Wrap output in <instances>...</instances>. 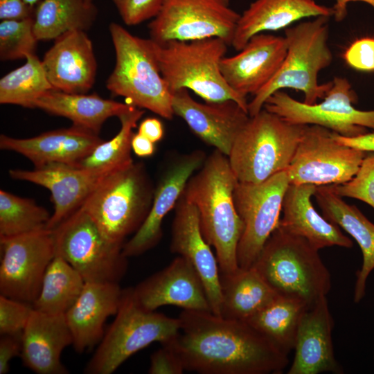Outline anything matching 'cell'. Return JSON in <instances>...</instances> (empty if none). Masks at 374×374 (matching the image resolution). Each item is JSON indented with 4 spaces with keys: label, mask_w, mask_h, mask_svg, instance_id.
Masks as SVG:
<instances>
[{
    "label": "cell",
    "mask_w": 374,
    "mask_h": 374,
    "mask_svg": "<svg viewBox=\"0 0 374 374\" xmlns=\"http://www.w3.org/2000/svg\"><path fill=\"white\" fill-rule=\"evenodd\" d=\"M152 354L148 373L150 374H181L185 371L183 364L170 344Z\"/></svg>",
    "instance_id": "cell-43"
},
{
    "label": "cell",
    "mask_w": 374,
    "mask_h": 374,
    "mask_svg": "<svg viewBox=\"0 0 374 374\" xmlns=\"http://www.w3.org/2000/svg\"><path fill=\"white\" fill-rule=\"evenodd\" d=\"M42 62L54 89L86 93L95 82L97 62L86 31L72 30L56 38Z\"/></svg>",
    "instance_id": "cell-22"
},
{
    "label": "cell",
    "mask_w": 374,
    "mask_h": 374,
    "mask_svg": "<svg viewBox=\"0 0 374 374\" xmlns=\"http://www.w3.org/2000/svg\"><path fill=\"white\" fill-rule=\"evenodd\" d=\"M329 19L319 16L285 29V57L272 79L248 103L249 116L262 110L274 93L285 88L303 92V102L310 105L325 97L332 81L320 84L318 74L332 61L328 43Z\"/></svg>",
    "instance_id": "cell-4"
},
{
    "label": "cell",
    "mask_w": 374,
    "mask_h": 374,
    "mask_svg": "<svg viewBox=\"0 0 374 374\" xmlns=\"http://www.w3.org/2000/svg\"><path fill=\"white\" fill-rule=\"evenodd\" d=\"M238 181L228 157L215 149L189 179L183 193L198 211L202 232L215 249L220 274L239 268L237 250L244 224L233 200Z\"/></svg>",
    "instance_id": "cell-2"
},
{
    "label": "cell",
    "mask_w": 374,
    "mask_h": 374,
    "mask_svg": "<svg viewBox=\"0 0 374 374\" xmlns=\"http://www.w3.org/2000/svg\"><path fill=\"white\" fill-rule=\"evenodd\" d=\"M84 284L82 276L69 262L55 256L46 270L33 307L49 314H65L80 295Z\"/></svg>",
    "instance_id": "cell-34"
},
{
    "label": "cell",
    "mask_w": 374,
    "mask_h": 374,
    "mask_svg": "<svg viewBox=\"0 0 374 374\" xmlns=\"http://www.w3.org/2000/svg\"><path fill=\"white\" fill-rule=\"evenodd\" d=\"M170 344L185 371L202 374L281 373L287 355L247 321L184 310Z\"/></svg>",
    "instance_id": "cell-1"
},
{
    "label": "cell",
    "mask_w": 374,
    "mask_h": 374,
    "mask_svg": "<svg viewBox=\"0 0 374 374\" xmlns=\"http://www.w3.org/2000/svg\"><path fill=\"white\" fill-rule=\"evenodd\" d=\"M314 195L323 216L351 235L362 250L363 262L357 274L354 289V301L358 303L365 295L367 278L374 269V224L329 186H317Z\"/></svg>",
    "instance_id": "cell-29"
},
{
    "label": "cell",
    "mask_w": 374,
    "mask_h": 374,
    "mask_svg": "<svg viewBox=\"0 0 374 374\" xmlns=\"http://www.w3.org/2000/svg\"><path fill=\"white\" fill-rule=\"evenodd\" d=\"M134 107L103 98L96 93H70L54 89L46 91L33 104V108L66 118L72 121L73 125L97 134L109 118H118Z\"/></svg>",
    "instance_id": "cell-30"
},
{
    "label": "cell",
    "mask_w": 374,
    "mask_h": 374,
    "mask_svg": "<svg viewBox=\"0 0 374 374\" xmlns=\"http://www.w3.org/2000/svg\"><path fill=\"white\" fill-rule=\"evenodd\" d=\"M103 141L97 134L72 125L27 139L1 134L0 148L23 155L35 167L51 163L75 165Z\"/></svg>",
    "instance_id": "cell-24"
},
{
    "label": "cell",
    "mask_w": 374,
    "mask_h": 374,
    "mask_svg": "<svg viewBox=\"0 0 374 374\" xmlns=\"http://www.w3.org/2000/svg\"><path fill=\"white\" fill-rule=\"evenodd\" d=\"M175 209L170 251L193 265L204 284L212 313L220 316V271L216 256L202 232L198 211L183 194Z\"/></svg>",
    "instance_id": "cell-20"
},
{
    "label": "cell",
    "mask_w": 374,
    "mask_h": 374,
    "mask_svg": "<svg viewBox=\"0 0 374 374\" xmlns=\"http://www.w3.org/2000/svg\"><path fill=\"white\" fill-rule=\"evenodd\" d=\"M172 106L174 114L181 118L198 138L227 157L250 117L233 100L201 103L190 96L187 89L172 92Z\"/></svg>",
    "instance_id": "cell-18"
},
{
    "label": "cell",
    "mask_w": 374,
    "mask_h": 374,
    "mask_svg": "<svg viewBox=\"0 0 374 374\" xmlns=\"http://www.w3.org/2000/svg\"><path fill=\"white\" fill-rule=\"evenodd\" d=\"M51 217L34 200L0 190V238L47 229Z\"/></svg>",
    "instance_id": "cell-37"
},
{
    "label": "cell",
    "mask_w": 374,
    "mask_h": 374,
    "mask_svg": "<svg viewBox=\"0 0 374 374\" xmlns=\"http://www.w3.org/2000/svg\"><path fill=\"white\" fill-rule=\"evenodd\" d=\"M344 59L351 67L360 71H374V39L354 42L346 51Z\"/></svg>",
    "instance_id": "cell-42"
},
{
    "label": "cell",
    "mask_w": 374,
    "mask_h": 374,
    "mask_svg": "<svg viewBox=\"0 0 374 374\" xmlns=\"http://www.w3.org/2000/svg\"><path fill=\"white\" fill-rule=\"evenodd\" d=\"M123 293L118 283L85 282L80 295L65 314L75 351L83 353L100 342L105 323L116 314Z\"/></svg>",
    "instance_id": "cell-25"
},
{
    "label": "cell",
    "mask_w": 374,
    "mask_h": 374,
    "mask_svg": "<svg viewBox=\"0 0 374 374\" xmlns=\"http://www.w3.org/2000/svg\"><path fill=\"white\" fill-rule=\"evenodd\" d=\"M285 37L259 33L253 36L239 53L224 57L222 74L228 85L247 98L263 88L280 69L287 53Z\"/></svg>",
    "instance_id": "cell-19"
},
{
    "label": "cell",
    "mask_w": 374,
    "mask_h": 374,
    "mask_svg": "<svg viewBox=\"0 0 374 374\" xmlns=\"http://www.w3.org/2000/svg\"><path fill=\"white\" fill-rule=\"evenodd\" d=\"M240 17L229 0H164L148 24L150 39L161 44L217 37L230 46Z\"/></svg>",
    "instance_id": "cell-12"
},
{
    "label": "cell",
    "mask_w": 374,
    "mask_h": 374,
    "mask_svg": "<svg viewBox=\"0 0 374 374\" xmlns=\"http://www.w3.org/2000/svg\"><path fill=\"white\" fill-rule=\"evenodd\" d=\"M35 7L24 0H0V19L1 20H19L33 17Z\"/></svg>",
    "instance_id": "cell-45"
},
{
    "label": "cell",
    "mask_w": 374,
    "mask_h": 374,
    "mask_svg": "<svg viewBox=\"0 0 374 374\" xmlns=\"http://www.w3.org/2000/svg\"><path fill=\"white\" fill-rule=\"evenodd\" d=\"M304 303L277 295L246 321L288 355L294 349Z\"/></svg>",
    "instance_id": "cell-33"
},
{
    "label": "cell",
    "mask_w": 374,
    "mask_h": 374,
    "mask_svg": "<svg viewBox=\"0 0 374 374\" xmlns=\"http://www.w3.org/2000/svg\"><path fill=\"white\" fill-rule=\"evenodd\" d=\"M333 319L326 296L304 311L297 330L294 357L288 374L339 373L333 350Z\"/></svg>",
    "instance_id": "cell-23"
},
{
    "label": "cell",
    "mask_w": 374,
    "mask_h": 374,
    "mask_svg": "<svg viewBox=\"0 0 374 374\" xmlns=\"http://www.w3.org/2000/svg\"><path fill=\"white\" fill-rule=\"evenodd\" d=\"M204 151L194 150L173 159L163 172L154 188L150 211L137 231L123 247L128 258L140 256L154 247L162 237V222L170 211L175 208L192 175L204 163Z\"/></svg>",
    "instance_id": "cell-16"
},
{
    "label": "cell",
    "mask_w": 374,
    "mask_h": 374,
    "mask_svg": "<svg viewBox=\"0 0 374 374\" xmlns=\"http://www.w3.org/2000/svg\"><path fill=\"white\" fill-rule=\"evenodd\" d=\"M334 139L341 144L367 152H374V132L347 137L333 132Z\"/></svg>",
    "instance_id": "cell-46"
},
{
    "label": "cell",
    "mask_w": 374,
    "mask_h": 374,
    "mask_svg": "<svg viewBox=\"0 0 374 374\" xmlns=\"http://www.w3.org/2000/svg\"><path fill=\"white\" fill-rule=\"evenodd\" d=\"M144 113V109L134 107L120 116L121 128L116 135L107 141H103L73 166L93 172H108L132 163L133 130Z\"/></svg>",
    "instance_id": "cell-35"
},
{
    "label": "cell",
    "mask_w": 374,
    "mask_h": 374,
    "mask_svg": "<svg viewBox=\"0 0 374 374\" xmlns=\"http://www.w3.org/2000/svg\"><path fill=\"white\" fill-rule=\"evenodd\" d=\"M131 291L136 304L147 311H155L163 305H175L183 310L212 312L199 275L193 265L181 256L131 287Z\"/></svg>",
    "instance_id": "cell-17"
},
{
    "label": "cell",
    "mask_w": 374,
    "mask_h": 374,
    "mask_svg": "<svg viewBox=\"0 0 374 374\" xmlns=\"http://www.w3.org/2000/svg\"><path fill=\"white\" fill-rule=\"evenodd\" d=\"M55 256L69 262L85 282L118 283L127 268L123 246L111 242L80 207L51 229Z\"/></svg>",
    "instance_id": "cell-10"
},
{
    "label": "cell",
    "mask_w": 374,
    "mask_h": 374,
    "mask_svg": "<svg viewBox=\"0 0 374 374\" xmlns=\"http://www.w3.org/2000/svg\"><path fill=\"white\" fill-rule=\"evenodd\" d=\"M89 2H93V0H87Z\"/></svg>",
    "instance_id": "cell-51"
},
{
    "label": "cell",
    "mask_w": 374,
    "mask_h": 374,
    "mask_svg": "<svg viewBox=\"0 0 374 374\" xmlns=\"http://www.w3.org/2000/svg\"><path fill=\"white\" fill-rule=\"evenodd\" d=\"M352 1H362L367 3L374 8V0H335V3L332 8L334 10V17L336 21H341L347 15V6Z\"/></svg>",
    "instance_id": "cell-49"
},
{
    "label": "cell",
    "mask_w": 374,
    "mask_h": 374,
    "mask_svg": "<svg viewBox=\"0 0 374 374\" xmlns=\"http://www.w3.org/2000/svg\"><path fill=\"white\" fill-rule=\"evenodd\" d=\"M220 316L229 319L246 321L278 295L253 267L220 274Z\"/></svg>",
    "instance_id": "cell-31"
},
{
    "label": "cell",
    "mask_w": 374,
    "mask_h": 374,
    "mask_svg": "<svg viewBox=\"0 0 374 374\" xmlns=\"http://www.w3.org/2000/svg\"><path fill=\"white\" fill-rule=\"evenodd\" d=\"M33 309L30 303L0 294L1 335H22Z\"/></svg>",
    "instance_id": "cell-40"
},
{
    "label": "cell",
    "mask_w": 374,
    "mask_h": 374,
    "mask_svg": "<svg viewBox=\"0 0 374 374\" xmlns=\"http://www.w3.org/2000/svg\"><path fill=\"white\" fill-rule=\"evenodd\" d=\"M109 30L116 53V64L106 87L130 105L172 119V92L163 78L153 41L135 36L113 22Z\"/></svg>",
    "instance_id": "cell-6"
},
{
    "label": "cell",
    "mask_w": 374,
    "mask_h": 374,
    "mask_svg": "<svg viewBox=\"0 0 374 374\" xmlns=\"http://www.w3.org/2000/svg\"><path fill=\"white\" fill-rule=\"evenodd\" d=\"M98 10L87 0H41L35 7L33 30L39 40L55 39L72 30L87 31Z\"/></svg>",
    "instance_id": "cell-32"
},
{
    "label": "cell",
    "mask_w": 374,
    "mask_h": 374,
    "mask_svg": "<svg viewBox=\"0 0 374 374\" xmlns=\"http://www.w3.org/2000/svg\"><path fill=\"white\" fill-rule=\"evenodd\" d=\"M123 21L136 26L152 19L159 12L164 0H112Z\"/></svg>",
    "instance_id": "cell-41"
},
{
    "label": "cell",
    "mask_w": 374,
    "mask_h": 374,
    "mask_svg": "<svg viewBox=\"0 0 374 374\" xmlns=\"http://www.w3.org/2000/svg\"><path fill=\"white\" fill-rule=\"evenodd\" d=\"M21 353V335H3L0 338V374L10 371V362Z\"/></svg>",
    "instance_id": "cell-44"
},
{
    "label": "cell",
    "mask_w": 374,
    "mask_h": 374,
    "mask_svg": "<svg viewBox=\"0 0 374 374\" xmlns=\"http://www.w3.org/2000/svg\"><path fill=\"white\" fill-rule=\"evenodd\" d=\"M289 186L286 170L258 184L238 181L233 200L244 224L237 250L239 267H253L267 240L278 226Z\"/></svg>",
    "instance_id": "cell-14"
},
{
    "label": "cell",
    "mask_w": 374,
    "mask_h": 374,
    "mask_svg": "<svg viewBox=\"0 0 374 374\" xmlns=\"http://www.w3.org/2000/svg\"><path fill=\"white\" fill-rule=\"evenodd\" d=\"M28 5L35 7V4H37L41 0H24Z\"/></svg>",
    "instance_id": "cell-50"
},
{
    "label": "cell",
    "mask_w": 374,
    "mask_h": 374,
    "mask_svg": "<svg viewBox=\"0 0 374 374\" xmlns=\"http://www.w3.org/2000/svg\"><path fill=\"white\" fill-rule=\"evenodd\" d=\"M33 17L19 20H2L0 24V59L25 58L35 53L38 39L33 30Z\"/></svg>",
    "instance_id": "cell-38"
},
{
    "label": "cell",
    "mask_w": 374,
    "mask_h": 374,
    "mask_svg": "<svg viewBox=\"0 0 374 374\" xmlns=\"http://www.w3.org/2000/svg\"><path fill=\"white\" fill-rule=\"evenodd\" d=\"M153 45L160 71L171 92L187 89L208 103L233 100L248 112L247 98L228 85L220 70L229 46L224 40L212 37L161 44L153 41Z\"/></svg>",
    "instance_id": "cell-7"
},
{
    "label": "cell",
    "mask_w": 374,
    "mask_h": 374,
    "mask_svg": "<svg viewBox=\"0 0 374 374\" xmlns=\"http://www.w3.org/2000/svg\"><path fill=\"white\" fill-rule=\"evenodd\" d=\"M367 152L337 142L333 132L308 125L286 170L290 184H341L357 172Z\"/></svg>",
    "instance_id": "cell-13"
},
{
    "label": "cell",
    "mask_w": 374,
    "mask_h": 374,
    "mask_svg": "<svg viewBox=\"0 0 374 374\" xmlns=\"http://www.w3.org/2000/svg\"><path fill=\"white\" fill-rule=\"evenodd\" d=\"M108 172H93L60 163L45 164L30 170L8 171L14 179L31 182L49 190L54 204V212L47 225L51 230L79 208Z\"/></svg>",
    "instance_id": "cell-21"
},
{
    "label": "cell",
    "mask_w": 374,
    "mask_h": 374,
    "mask_svg": "<svg viewBox=\"0 0 374 374\" xmlns=\"http://www.w3.org/2000/svg\"><path fill=\"white\" fill-rule=\"evenodd\" d=\"M154 188L143 163L133 161L108 172L80 207L111 242L123 247L145 220Z\"/></svg>",
    "instance_id": "cell-5"
},
{
    "label": "cell",
    "mask_w": 374,
    "mask_h": 374,
    "mask_svg": "<svg viewBox=\"0 0 374 374\" xmlns=\"http://www.w3.org/2000/svg\"><path fill=\"white\" fill-rule=\"evenodd\" d=\"M333 15L332 8L314 0H256L240 15L231 46L239 51L257 34L287 28L303 18Z\"/></svg>",
    "instance_id": "cell-28"
},
{
    "label": "cell",
    "mask_w": 374,
    "mask_h": 374,
    "mask_svg": "<svg viewBox=\"0 0 374 374\" xmlns=\"http://www.w3.org/2000/svg\"><path fill=\"white\" fill-rule=\"evenodd\" d=\"M132 149L138 157H147L154 154L155 146L154 143L138 132L132 137Z\"/></svg>",
    "instance_id": "cell-48"
},
{
    "label": "cell",
    "mask_w": 374,
    "mask_h": 374,
    "mask_svg": "<svg viewBox=\"0 0 374 374\" xmlns=\"http://www.w3.org/2000/svg\"><path fill=\"white\" fill-rule=\"evenodd\" d=\"M21 66L0 80V103L33 108L35 101L53 89L42 61L35 53L28 55Z\"/></svg>",
    "instance_id": "cell-36"
},
{
    "label": "cell",
    "mask_w": 374,
    "mask_h": 374,
    "mask_svg": "<svg viewBox=\"0 0 374 374\" xmlns=\"http://www.w3.org/2000/svg\"><path fill=\"white\" fill-rule=\"evenodd\" d=\"M307 126L264 108L250 116L228 155L238 181L258 184L286 170Z\"/></svg>",
    "instance_id": "cell-8"
},
{
    "label": "cell",
    "mask_w": 374,
    "mask_h": 374,
    "mask_svg": "<svg viewBox=\"0 0 374 374\" xmlns=\"http://www.w3.org/2000/svg\"><path fill=\"white\" fill-rule=\"evenodd\" d=\"M0 293L33 304L55 256L52 231L45 229L0 238Z\"/></svg>",
    "instance_id": "cell-15"
},
{
    "label": "cell",
    "mask_w": 374,
    "mask_h": 374,
    "mask_svg": "<svg viewBox=\"0 0 374 374\" xmlns=\"http://www.w3.org/2000/svg\"><path fill=\"white\" fill-rule=\"evenodd\" d=\"M328 186L337 195L361 200L374 208V152H367L357 172L349 181Z\"/></svg>",
    "instance_id": "cell-39"
},
{
    "label": "cell",
    "mask_w": 374,
    "mask_h": 374,
    "mask_svg": "<svg viewBox=\"0 0 374 374\" xmlns=\"http://www.w3.org/2000/svg\"><path fill=\"white\" fill-rule=\"evenodd\" d=\"M115 316L87 364L85 373H112L130 357L153 342L169 344L180 330L179 318L139 307L133 299L131 287L123 290Z\"/></svg>",
    "instance_id": "cell-9"
},
{
    "label": "cell",
    "mask_w": 374,
    "mask_h": 374,
    "mask_svg": "<svg viewBox=\"0 0 374 374\" xmlns=\"http://www.w3.org/2000/svg\"><path fill=\"white\" fill-rule=\"evenodd\" d=\"M323 100L307 104L279 90L265 102L263 108L294 124L319 125L339 135L352 137L374 130V110L362 111L353 105L357 96L344 78L335 77Z\"/></svg>",
    "instance_id": "cell-11"
},
{
    "label": "cell",
    "mask_w": 374,
    "mask_h": 374,
    "mask_svg": "<svg viewBox=\"0 0 374 374\" xmlns=\"http://www.w3.org/2000/svg\"><path fill=\"white\" fill-rule=\"evenodd\" d=\"M317 186L290 184L282 206V217L278 226L292 234L305 238L319 250L339 246L350 248L353 241L345 235L339 226L321 216L311 201Z\"/></svg>",
    "instance_id": "cell-27"
},
{
    "label": "cell",
    "mask_w": 374,
    "mask_h": 374,
    "mask_svg": "<svg viewBox=\"0 0 374 374\" xmlns=\"http://www.w3.org/2000/svg\"><path fill=\"white\" fill-rule=\"evenodd\" d=\"M73 344L65 314H49L33 309L21 335L24 365L38 374H66L61 362L63 350Z\"/></svg>",
    "instance_id": "cell-26"
},
{
    "label": "cell",
    "mask_w": 374,
    "mask_h": 374,
    "mask_svg": "<svg viewBox=\"0 0 374 374\" xmlns=\"http://www.w3.org/2000/svg\"><path fill=\"white\" fill-rule=\"evenodd\" d=\"M138 132L155 143L162 139L164 130L160 120L147 118L140 123Z\"/></svg>",
    "instance_id": "cell-47"
},
{
    "label": "cell",
    "mask_w": 374,
    "mask_h": 374,
    "mask_svg": "<svg viewBox=\"0 0 374 374\" xmlns=\"http://www.w3.org/2000/svg\"><path fill=\"white\" fill-rule=\"evenodd\" d=\"M253 267L278 295L299 300L308 308L331 288L330 274L319 250L278 226Z\"/></svg>",
    "instance_id": "cell-3"
}]
</instances>
